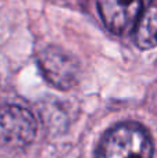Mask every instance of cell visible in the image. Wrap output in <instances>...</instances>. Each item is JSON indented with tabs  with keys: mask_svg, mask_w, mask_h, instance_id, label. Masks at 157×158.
I'll use <instances>...</instances> for the list:
<instances>
[{
	"mask_svg": "<svg viewBox=\"0 0 157 158\" xmlns=\"http://www.w3.org/2000/svg\"><path fill=\"white\" fill-rule=\"evenodd\" d=\"M153 143L149 133L136 123H122L106 133L97 158H152Z\"/></svg>",
	"mask_w": 157,
	"mask_h": 158,
	"instance_id": "1",
	"label": "cell"
},
{
	"mask_svg": "<svg viewBox=\"0 0 157 158\" xmlns=\"http://www.w3.org/2000/svg\"><path fill=\"white\" fill-rule=\"evenodd\" d=\"M38 123L27 108L4 106L0 108V143L11 147H22L35 139Z\"/></svg>",
	"mask_w": 157,
	"mask_h": 158,
	"instance_id": "2",
	"label": "cell"
},
{
	"mask_svg": "<svg viewBox=\"0 0 157 158\" xmlns=\"http://www.w3.org/2000/svg\"><path fill=\"white\" fill-rule=\"evenodd\" d=\"M38 64L47 82L58 89L75 86L79 78V64L72 56L58 47H47L39 54Z\"/></svg>",
	"mask_w": 157,
	"mask_h": 158,
	"instance_id": "3",
	"label": "cell"
},
{
	"mask_svg": "<svg viewBox=\"0 0 157 158\" xmlns=\"http://www.w3.org/2000/svg\"><path fill=\"white\" fill-rule=\"evenodd\" d=\"M97 6L104 25L117 35L135 31L143 11L142 0H99Z\"/></svg>",
	"mask_w": 157,
	"mask_h": 158,
	"instance_id": "4",
	"label": "cell"
},
{
	"mask_svg": "<svg viewBox=\"0 0 157 158\" xmlns=\"http://www.w3.org/2000/svg\"><path fill=\"white\" fill-rule=\"evenodd\" d=\"M134 33L136 44L141 49L157 46V0H152L143 8Z\"/></svg>",
	"mask_w": 157,
	"mask_h": 158,
	"instance_id": "5",
	"label": "cell"
}]
</instances>
